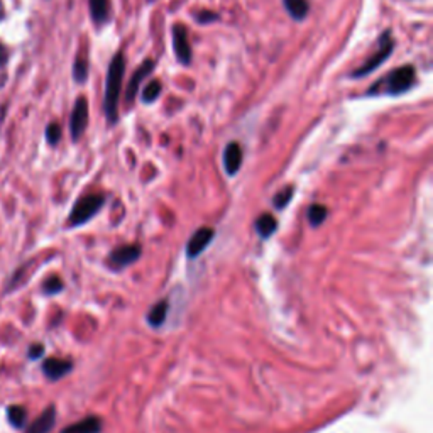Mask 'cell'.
Returning <instances> with one entry per match:
<instances>
[{"label": "cell", "instance_id": "1", "mask_svg": "<svg viewBox=\"0 0 433 433\" xmlns=\"http://www.w3.org/2000/svg\"><path fill=\"white\" fill-rule=\"evenodd\" d=\"M124 71H125V58L122 53H117L109 64L107 83H105L104 109L110 124H116L117 117H119V113H117V105H119L120 89H122Z\"/></svg>", "mask_w": 433, "mask_h": 433}, {"label": "cell", "instance_id": "2", "mask_svg": "<svg viewBox=\"0 0 433 433\" xmlns=\"http://www.w3.org/2000/svg\"><path fill=\"white\" fill-rule=\"evenodd\" d=\"M416 80V71L412 64H405V66H400L398 70H394L393 73H389L387 77L383 80L381 86L383 92L387 95H401L405 92H408L413 85H415Z\"/></svg>", "mask_w": 433, "mask_h": 433}, {"label": "cell", "instance_id": "3", "mask_svg": "<svg viewBox=\"0 0 433 433\" xmlns=\"http://www.w3.org/2000/svg\"><path fill=\"white\" fill-rule=\"evenodd\" d=\"M393 49H394V41H393V37H391V31H385L383 33V36L379 37V49L378 51H376L366 63L360 64V66L357 68L354 73H352V77L362 78V77H367V75H371L372 71L378 70V68L381 66V64L385 63L387 58H389L391 53H393Z\"/></svg>", "mask_w": 433, "mask_h": 433}, {"label": "cell", "instance_id": "4", "mask_svg": "<svg viewBox=\"0 0 433 433\" xmlns=\"http://www.w3.org/2000/svg\"><path fill=\"white\" fill-rule=\"evenodd\" d=\"M105 199L102 195H89L83 196L82 200L77 201V205L73 207L70 215V225L78 227L86 223L89 220H92L95 215L100 212V208L104 207Z\"/></svg>", "mask_w": 433, "mask_h": 433}, {"label": "cell", "instance_id": "5", "mask_svg": "<svg viewBox=\"0 0 433 433\" xmlns=\"http://www.w3.org/2000/svg\"><path fill=\"white\" fill-rule=\"evenodd\" d=\"M140 257V246L139 244H127V246H120V248H116L112 250L109 257V266L116 271L119 269L127 268L132 263H136Z\"/></svg>", "mask_w": 433, "mask_h": 433}, {"label": "cell", "instance_id": "6", "mask_svg": "<svg viewBox=\"0 0 433 433\" xmlns=\"http://www.w3.org/2000/svg\"><path fill=\"white\" fill-rule=\"evenodd\" d=\"M86 124H89V102L85 97H80L75 104L73 113H71V138L73 140H78L85 132Z\"/></svg>", "mask_w": 433, "mask_h": 433}, {"label": "cell", "instance_id": "7", "mask_svg": "<svg viewBox=\"0 0 433 433\" xmlns=\"http://www.w3.org/2000/svg\"><path fill=\"white\" fill-rule=\"evenodd\" d=\"M173 48L178 62L181 64L192 63V48L188 44V34L183 24H176L173 28Z\"/></svg>", "mask_w": 433, "mask_h": 433}, {"label": "cell", "instance_id": "8", "mask_svg": "<svg viewBox=\"0 0 433 433\" xmlns=\"http://www.w3.org/2000/svg\"><path fill=\"white\" fill-rule=\"evenodd\" d=\"M214 237L215 232L210 227H201V229L196 230V232L192 235V239L188 241V244H186V254H188V257H199L200 254L210 246Z\"/></svg>", "mask_w": 433, "mask_h": 433}, {"label": "cell", "instance_id": "9", "mask_svg": "<svg viewBox=\"0 0 433 433\" xmlns=\"http://www.w3.org/2000/svg\"><path fill=\"white\" fill-rule=\"evenodd\" d=\"M153 70H154V62H153V59H146V62L140 64L139 68H136V73L132 75L131 82H129L127 95H125L127 102L134 100V97H136V95H138L140 82H142V80L146 78V77H149V75L153 73Z\"/></svg>", "mask_w": 433, "mask_h": 433}, {"label": "cell", "instance_id": "10", "mask_svg": "<svg viewBox=\"0 0 433 433\" xmlns=\"http://www.w3.org/2000/svg\"><path fill=\"white\" fill-rule=\"evenodd\" d=\"M71 367H73V364H71L70 360L55 359V357L46 359L43 364L44 374H46V378L51 379V381H58V379L64 378V376L71 371Z\"/></svg>", "mask_w": 433, "mask_h": 433}, {"label": "cell", "instance_id": "11", "mask_svg": "<svg viewBox=\"0 0 433 433\" xmlns=\"http://www.w3.org/2000/svg\"><path fill=\"white\" fill-rule=\"evenodd\" d=\"M242 165V149L237 142H230L223 151V166H225L227 174L234 176Z\"/></svg>", "mask_w": 433, "mask_h": 433}, {"label": "cell", "instance_id": "12", "mask_svg": "<svg viewBox=\"0 0 433 433\" xmlns=\"http://www.w3.org/2000/svg\"><path fill=\"white\" fill-rule=\"evenodd\" d=\"M56 421V408L55 406H49V408L44 409L41 413V416L37 420H34V423H31V427L26 430V433H49L55 427Z\"/></svg>", "mask_w": 433, "mask_h": 433}, {"label": "cell", "instance_id": "13", "mask_svg": "<svg viewBox=\"0 0 433 433\" xmlns=\"http://www.w3.org/2000/svg\"><path fill=\"white\" fill-rule=\"evenodd\" d=\"M100 430H102L100 418L89 416L85 418V420L70 425V427L64 428L62 433H100Z\"/></svg>", "mask_w": 433, "mask_h": 433}, {"label": "cell", "instance_id": "14", "mask_svg": "<svg viewBox=\"0 0 433 433\" xmlns=\"http://www.w3.org/2000/svg\"><path fill=\"white\" fill-rule=\"evenodd\" d=\"M278 229V222L271 214H263L256 220V230L263 239H269Z\"/></svg>", "mask_w": 433, "mask_h": 433}, {"label": "cell", "instance_id": "15", "mask_svg": "<svg viewBox=\"0 0 433 433\" xmlns=\"http://www.w3.org/2000/svg\"><path fill=\"white\" fill-rule=\"evenodd\" d=\"M166 317H168V302H158L147 313V322L151 326L158 329V326L165 324Z\"/></svg>", "mask_w": 433, "mask_h": 433}, {"label": "cell", "instance_id": "16", "mask_svg": "<svg viewBox=\"0 0 433 433\" xmlns=\"http://www.w3.org/2000/svg\"><path fill=\"white\" fill-rule=\"evenodd\" d=\"M283 2L288 12H290V16L295 21H303L310 10V3L306 0H283Z\"/></svg>", "mask_w": 433, "mask_h": 433}, {"label": "cell", "instance_id": "17", "mask_svg": "<svg viewBox=\"0 0 433 433\" xmlns=\"http://www.w3.org/2000/svg\"><path fill=\"white\" fill-rule=\"evenodd\" d=\"M90 14L97 24H104L109 19V0H90Z\"/></svg>", "mask_w": 433, "mask_h": 433}, {"label": "cell", "instance_id": "18", "mask_svg": "<svg viewBox=\"0 0 433 433\" xmlns=\"http://www.w3.org/2000/svg\"><path fill=\"white\" fill-rule=\"evenodd\" d=\"M7 418H9L10 425L16 428H22L26 425V418H28V413L22 406H9L7 408Z\"/></svg>", "mask_w": 433, "mask_h": 433}, {"label": "cell", "instance_id": "19", "mask_svg": "<svg viewBox=\"0 0 433 433\" xmlns=\"http://www.w3.org/2000/svg\"><path fill=\"white\" fill-rule=\"evenodd\" d=\"M326 215H329V210H326V207H324V205L315 203L308 208V215L306 217H308L310 225L318 227L326 219Z\"/></svg>", "mask_w": 433, "mask_h": 433}, {"label": "cell", "instance_id": "20", "mask_svg": "<svg viewBox=\"0 0 433 433\" xmlns=\"http://www.w3.org/2000/svg\"><path fill=\"white\" fill-rule=\"evenodd\" d=\"M293 193H295L293 186H286V188L281 190L279 193H276L275 201H273V203H275V207L278 208V210L286 207V205L291 201V199H293Z\"/></svg>", "mask_w": 433, "mask_h": 433}, {"label": "cell", "instance_id": "21", "mask_svg": "<svg viewBox=\"0 0 433 433\" xmlns=\"http://www.w3.org/2000/svg\"><path fill=\"white\" fill-rule=\"evenodd\" d=\"M159 93H161V83L159 82H149L142 92V102L144 104H151V102L158 100Z\"/></svg>", "mask_w": 433, "mask_h": 433}, {"label": "cell", "instance_id": "22", "mask_svg": "<svg viewBox=\"0 0 433 433\" xmlns=\"http://www.w3.org/2000/svg\"><path fill=\"white\" fill-rule=\"evenodd\" d=\"M73 75H75V80L77 82H85L86 80V75H89V68H86V62L83 58H78L77 63H75V68H73Z\"/></svg>", "mask_w": 433, "mask_h": 433}, {"label": "cell", "instance_id": "23", "mask_svg": "<svg viewBox=\"0 0 433 433\" xmlns=\"http://www.w3.org/2000/svg\"><path fill=\"white\" fill-rule=\"evenodd\" d=\"M62 290H63V281L59 278H56V276H53V278H49L46 283H44V291H46L48 295L59 293Z\"/></svg>", "mask_w": 433, "mask_h": 433}, {"label": "cell", "instance_id": "24", "mask_svg": "<svg viewBox=\"0 0 433 433\" xmlns=\"http://www.w3.org/2000/svg\"><path fill=\"white\" fill-rule=\"evenodd\" d=\"M46 138H48V142L53 144V146H55V144H58V140L62 139V127H59L58 124L48 125Z\"/></svg>", "mask_w": 433, "mask_h": 433}, {"label": "cell", "instance_id": "25", "mask_svg": "<svg viewBox=\"0 0 433 433\" xmlns=\"http://www.w3.org/2000/svg\"><path fill=\"white\" fill-rule=\"evenodd\" d=\"M219 19V16L214 12H200L199 16H196V21L201 22V24H207V22H212V21H217Z\"/></svg>", "mask_w": 433, "mask_h": 433}, {"label": "cell", "instance_id": "26", "mask_svg": "<svg viewBox=\"0 0 433 433\" xmlns=\"http://www.w3.org/2000/svg\"><path fill=\"white\" fill-rule=\"evenodd\" d=\"M43 354H44V347L41 344L33 345V347L29 349V357H31V359H39Z\"/></svg>", "mask_w": 433, "mask_h": 433}, {"label": "cell", "instance_id": "27", "mask_svg": "<svg viewBox=\"0 0 433 433\" xmlns=\"http://www.w3.org/2000/svg\"><path fill=\"white\" fill-rule=\"evenodd\" d=\"M6 59H7V51H6V48L0 44V64L6 62Z\"/></svg>", "mask_w": 433, "mask_h": 433}]
</instances>
